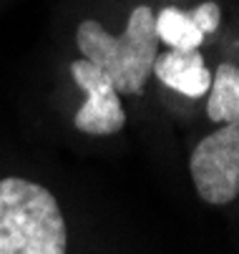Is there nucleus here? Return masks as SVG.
Listing matches in <instances>:
<instances>
[{
  "label": "nucleus",
  "instance_id": "obj_1",
  "mask_svg": "<svg viewBox=\"0 0 239 254\" xmlns=\"http://www.w3.org/2000/svg\"><path fill=\"white\" fill-rule=\"evenodd\" d=\"M86 61L111 78L119 93H141L159 56V35L149 5L133 8L121 35H111L96 20H83L76 33Z\"/></svg>",
  "mask_w": 239,
  "mask_h": 254
},
{
  "label": "nucleus",
  "instance_id": "obj_2",
  "mask_svg": "<svg viewBox=\"0 0 239 254\" xmlns=\"http://www.w3.org/2000/svg\"><path fill=\"white\" fill-rule=\"evenodd\" d=\"M0 254H65V222L56 196L41 184L0 181Z\"/></svg>",
  "mask_w": 239,
  "mask_h": 254
},
{
  "label": "nucleus",
  "instance_id": "obj_3",
  "mask_svg": "<svg viewBox=\"0 0 239 254\" xmlns=\"http://www.w3.org/2000/svg\"><path fill=\"white\" fill-rule=\"evenodd\" d=\"M191 179L201 201L224 206L239 194V124H224L191 154Z\"/></svg>",
  "mask_w": 239,
  "mask_h": 254
},
{
  "label": "nucleus",
  "instance_id": "obj_4",
  "mask_svg": "<svg viewBox=\"0 0 239 254\" xmlns=\"http://www.w3.org/2000/svg\"><path fill=\"white\" fill-rule=\"evenodd\" d=\"M71 73L78 88L86 93V101L73 119L76 128L91 136H109L121 131L126 124V111L111 78L86 58L71 63Z\"/></svg>",
  "mask_w": 239,
  "mask_h": 254
},
{
  "label": "nucleus",
  "instance_id": "obj_5",
  "mask_svg": "<svg viewBox=\"0 0 239 254\" xmlns=\"http://www.w3.org/2000/svg\"><path fill=\"white\" fill-rule=\"evenodd\" d=\"M151 73H156V78L174 88L189 98H201L212 86V76L209 68L204 65V56L194 48V51H181V48H172L164 56H156Z\"/></svg>",
  "mask_w": 239,
  "mask_h": 254
},
{
  "label": "nucleus",
  "instance_id": "obj_6",
  "mask_svg": "<svg viewBox=\"0 0 239 254\" xmlns=\"http://www.w3.org/2000/svg\"><path fill=\"white\" fill-rule=\"evenodd\" d=\"M207 116L217 124H237L239 119V70L237 65L222 63L209 86Z\"/></svg>",
  "mask_w": 239,
  "mask_h": 254
},
{
  "label": "nucleus",
  "instance_id": "obj_7",
  "mask_svg": "<svg viewBox=\"0 0 239 254\" xmlns=\"http://www.w3.org/2000/svg\"><path fill=\"white\" fill-rule=\"evenodd\" d=\"M156 35L172 48L181 51H194L204 43V33L194 25L191 15L181 13L179 8H164L159 15H154Z\"/></svg>",
  "mask_w": 239,
  "mask_h": 254
},
{
  "label": "nucleus",
  "instance_id": "obj_8",
  "mask_svg": "<svg viewBox=\"0 0 239 254\" xmlns=\"http://www.w3.org/2000/svg\"><path fill=\"white\" fill-rule=\"evenodd\" d=\"M191 20H194V25H196L204 35H209V33L217 30V25H219V20H222V10H219L217 3H201V5L194 8Z\"/></svg>",
  "mask_w": 239,
  "mask_h": 254
}]
</instances>
